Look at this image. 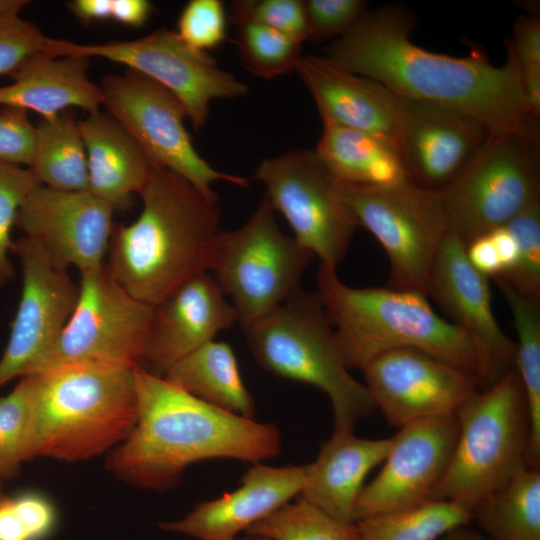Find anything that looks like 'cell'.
<instances>
[{
	"label": "cell",
	"instance_id": "484cf974",
	"mask_svg": "<svg viewBox=\"0 0 540 540\" xmlns=\"http://www.w3.org/2000/svg\"><path fill=\"white\" fill-rule=\"evenodd\" d=\"M87 154V192L114 211L127 208L143 190L152 162L135 139L107 112L79 121Z\"/></svg>",
	"mask_w": 540,
	"mask_h": 540
},
{
	"label": "cell",
	"instance_id": "e0dca14e",
	"mask_svg": "<svg viewBox=\"0 0 540 540\" xmlns=\"http://www.w3.org/2000/svg\"><path fill=\"white\" fill-rule=\"evenodd\" d=\"M458 432L455 414L401 427L391 438L381 470L363 486L355 504L353 522L431 501L452 458Z\"/></svg>",
	"mask_w": 540,
	"mask_h": 540
},
{
	"label": "cell",
	"instance_id": "6da1fadb",
	"mask_svg": "<svg viewBox=\"0 0 540 540\" xmlns=\"http://www.w3.org/2000/svg\"><path fill=\"white\" fill-rule=\"evenodd\" d=\"M412 28L408 13L399 7L368 11L326 48L325 57L343 70L380 82L398 97L472 117L491 133L538 132L507 44L505 64L495 66L480 50L453 57L423 49L411 41Z\"/></svg>",
	"mask_w": 540,
	"mask_h": 540
},
{
	"label": "cell",
	"instance_id": "f5cc1de1",
	"mask_svg": "<svg viewBox=\"0 0 540 540\" xmlns=\"http://www.w3.org/2000/svg\"><path fill=\"white\" fill-rule=\"evenodd\" d=\"M231 540H268V539H266L264 537H260V536L248 535L247 534V536H245L243 538H239V539L238 538H233Z\"/></svg>",
	"mask_w": 540,
	"mask_h": 540
},
{
	"label": "cell",
	"instance_id": "52a82bcc",
	"mask_svg": "<svg viewBox=\"0 0 540 540\" xmlns=\"http://www.w3.org/2000/svg\"><path fill=\"white\" fill-rule=\"evenodd\" d=\"M455 415V449L431 501H452L472 510L527 466L530 416L515 367L477 390Z\"/></svg>",
	"mask_w": 540,
	"mask_h": 540
},
{
	"label": "cell",
	"instance_id": "5bb4252c",
	"mask_svg": "<svg viewBox=\"0 0 540 540\" xmlns=\"http://www.w3.org/2000/svg\"><path fill=\"white\" fill-rule=\"evenodd\" d=\"M52 53L104 58L152 79L180 100L195 131L206 125L213 100L248 93L247 85L221 69L208 53L190 47L177 32L165 28L131 41L78 44L55 39Z\"/></svg>",
	"mask_w": 540,
	"mask_h": 540
},
{
	"label": "cell",
	"instance_id": "7a4b0ae2",
	"mask_svg": "<svg viewBox=\"0 0 540 540\" xmlns=\"http://www.w3.org/2000/svg\"><path fill=\"white\" fill-rule=\"evenodd\" d=\"M135 385L136 423L105 462L107 471L129 485L163 491L178 484L193 463L229 458L255 464L281 450L273 423L220 409L140 366Z\"/></svg>",
	"mask_w": 540,
	"mask_h": 540
},
{
	"label": "cell",
	"instance_id": "277c9868",
	"mask_svg": "<svg viewBox=\"0 0 540 540\" xmlns=\"http://www.w3.org/2000/svg\"><path fill=\"white\" fill-rule=\"evenodd\" d=\"M317 295L346 366L362 370L386 351L411 348L473 373L489 385L486 359L461 327L440 317L427 295L391 287L352 288L336 268L320 264Z\"/></svg>",
	"mask_w": 540,
	"mask_h": 540
},
{
	"label": "cell",
	"instance_id": "8992f818",
	"mask_svg": "<svg viewBox=\"0 0 540 540\" xmlns=\"http://www.w3.org/2000/svg\"><path fill=\"white\" fill-rule=\"evenodd\" d=\"M242 329L250 352L263 369L312 385L328 396L334 432H353L356 423L376 410L364 383L350 374L317 294L301 290Z\"/></svg>",
	"mask_w": 540,
	"mask_h": 540
},
{
	"label": "cell",
	"instance_id": "cb8c5ba5",
	"mask_svg": "<svg viewBox=\"0 0 540 540\" xmlns=\"http://www.w3.org/2000/svg\"><path fill=\"white\" fill-rule=\"evenodd\" d=\"M391 438L364 439L353 432H334L321 443L314 462L306 464L301 499L342 522L354 523L353 512L368 473L386 458Z\"/></svg>",
	"mask_w": 540,
	"mask_h": 540
},
{
	"label": "cell",
	"instance_id": "4dcf8cb0",
	"mask_svg": "<svg viewBox=\"0 0 540 540\" xmlns=\"http://www.w3.org/2000/svg\"><path fill=\"white\" fill-rule=\"evenodd\" d=\"M493 281L504 296L517 333L514 367L521 380L530 416L527 466H540V300L515 290L502 277Z\"/></svg>",
	"mask_w": 540,
	"mask_h": 540
},
{
	"label": "cell",
	"instance_id": "681fc988",
	"mask_svg": "<svg viewBox=\"0 0 540 540\" xmlns=\"http://www.w3.org/2000/svg\"><path fill=\"white\" fill-rule=\"evenodd\" d=\"M27 3L26 0H0V14L19 13Z\"/></svg>",
	"mask_w": 540,
	"mask_h": 540
},
{
	"label": "cell",
	"instance_id": "ab89813d",
	"mask_svg": "<svg viewBox=\"0 0 540 540\" xmlns=\"http://www.w3.org/2000/svg\"><path fill=\"white\" fill-rule=\"evenodd\" d=\"M177 34L190 47L206 52L227 38V18L219 0H191L183 8Z\"/></svg>",
	"mask_w": 540,
	"mask_h": 540
},
{
	"label": "cell",
	"instance_id": "d6986e66",
	"mask_svg": "<svg viewBox=\"0 0 540 540\" xmlns=\"http://www.w3.org/2000/svg\"><path fill=\"white\" fill-rule=\"evenodd\" d=\"M395 142L407 180L441 192L462 172L491 132L446 107L398 97Z\"/></svg>",
	"mask_w": 540,
	"mask_h": 540
},
{
	"label": "cell",
	"instance_id": "7402d4cb",
	"mask_svg": "<svg viewBox=\"0 0 540 540\" xmlns=\"http://www.w3.org/2000/svg\"><path fill=\"white\" fill-rule=\"evenodd\" d=\"M306 465L272 467L255 463L241 485L220 497L196 504L185 516L159 528L198 540H231L300 494Z\"/></svg>",
	"mask_w": 540,
	"mask_h": 540
},
{
	"label": "cell",
	"instance_id": "d4e9b609",
	"mask_svg": "<svg viewBox=\"0 0 540 540\" xmlns=\"http://www.w3.org/2000/svg\"><path fill=\"white\" fill-rule=\"evenodd\" d=\"M89 58L36 54L9 76L12 82L0 87V105L32 110L52 118L66 108L100 110L103 95L87 76Z\"/></svg>",
	"mask_w": 540,
	"mask_h": 540
},
{
	"label": "cell",
	"instance_id": "e575fe53",
	"mask_svg": "<svg viewBox=\"0 0 540 540\" xmlns=\"http://www.w3.org/2000/svg\"><path fill=\"white\" fill-rule=\"evenodd\" d=\"M31 378L24 376L0 398V482L16 475L29 460Z\"/></svg>",
	"mask_w": 540,
	"mask_h": 540
},
{
	"label": "cell",
	"instance_id": "4316f807",
	"mask_svg": "<svg viewBox=\"0 0 540 540\" xmlns=\"http://www.w3.org/2000/svg\"><path fill=\"white\" fill-rule=\"evenodd\" d=\"M340 182L388 186L408 181L392 139L323 122L314 149Z\"/></svg>",
	"mask_w": 540,
	"mask_h": 540
},
{
	"label": "cell",
	"instance_id": "603a6c76",
	"mask_svg": "<svg viewBox=\"0 0 540 540\" xmlns=\"http://www.w3.org/2000/svg\"><path fill=\"white\" fill-rule=\"evenodd\" d=\"M322 122L395 141L398 96L380 82L343 70L325 56L306 55L296 70Z\"/></svg>",
	"mask_w": 540,
	"mask_h": 540
},
{
	"label": "cell",
	"instance_id": "3957f363",
	"mask_svg": "<svg viewBox=\"0 0 540 540\" xmlns=\"http://www.w3.org/2000/svg\"><path fill=\"white\" fill-rule=\"evenodd\" d=\"M139 195L138 218L113 228L106 265L131 296L155 306L211 270L220 209L188 181L156 164Z\"/></svg>",
	"mask_w": 540,
	"mask_h": 540
},
{
	"label": "cell",
	"instance_id": "8d00e7d4",
	"mask_svg": "<svg viewBox=\"0 0 540 540\" xmlns=\"http://www.w3.org/2000/svg\"><path fill=\"white\" fill-rule=\"evenodd\" d=\"M517 245V260L505 279L519 293L540 300V200L506 225Z\"/></svg>",
	"mask_w": 540,
	"mask_h": 540
},
{
	"label": "cell",
	"instance_id": "f546056e",
	"mask_svg": "<svg viewBox=\"0 0 540 540\" xmlns=\"http://www.w3.org/2000/svg\"><path fill=\"white\" fill-rule=\"evenodd\" d=\"M29 170L46 187L87 191V154L79 122L74 116L60 113L52 118H42L35 126Z\"/></svg>",
	"mask_w": 540,
	"mask_h": 540
},
{
	"label": "cell",
	"instance_id": "1f68e13d",
	"mask_svg": "<svg viewBox=\"0 0 540 540\" xmlns=\"http://www.w3.org/2000/svg\"><path fill=\"white\" fill-rule=\"evenodd\" d=\"M471 522L472 513L467 507L432 500L414 508L370 516L355 524L357 540H438Z\"/></svg>",
	"mask_w": 540,
	"mask_h": 540
},
{
	"label": "cell",
	"instance_id": "7c38bea8",
	"mask_svg": "<svg viewBox=\"0 0 540 540\" xmlns=\"http://www.w3.org/2000/svg\"><path fill=\"white\" fill-rule=\"evenodd\" d=\"M254 179L264 184L265 196L287 220L295 240L320 264L337 268L358 225L340 181L316 152L300 148L265 158Z\"/></svg>",
	"mask_w": 540,
	"mask_h": 540
},
{
	"label": "cell",
	"instance_id": "ffe728a7",
	"mask_svg": "<svg viewBox=\"0 0 540 540\" xmlns=\"http://www.w3.org/2000/svg\"><path fill=\"white\" fill-rule=\"evenodd\" d=\"M488 279L470 264L464 243L449 231L437 250L427 295L430 294L481 349L491 385L514 368L516 342L504 333L496 320Z\"/></svg>",
	"mask_w": 540,
	"mask_h": 540
},
{
	"label": "cell",
	"instance_id": "ba28073f",
	"mask_svg": "<svg viewBox=\"0 0 540 540\" xmlns=\"http://www.w3.org/2000/svg\"><path fill=\"white\" fill-rule=\"evenodd\" d=\"M313 254L279 228L265 196L239 228L220 231L211 270L244 328L301 291Z\"/></svg>",
	"mask_w": 540,
	"mask_h": 540
},
{
	"label": "cell",
	"instance_id": "5b68a950",
	"mask_svg": "<svg viewBox=\"0 0 540 540\" xmlns=\"http://www.w3.org/2000/svg\"><path fill=\"white\" fill-rule=\"evenodd\" d=\"M135 368L76 362L28 375L29 460L84 461L121 444L137 420Z\"/></svg>",
	"mask_w": 540,
	"mask_h": 540
},
{
	"label": "cell",
	"instance_id": "83f0119b",
	"mask_svg": "<svg viewBox=\"0 0 540 540\" xmlns=\"http://www.w3.org/2000/svg\"><path fill=\"white\" fill-rule=\"evenodd\" d=\"M192 396L254 419V398L244 385L236 356L226 342L211 340L176 362L163 376Z\"/></svg>",
	"mask_w": 540,
	"mask_h": 540
},
{
	"label": "cell",
	"instance_id": "9c48e42d",
	"mask_svg": "<svg viewBox=\"0 0 540 540\" xmlns=\"http://www.w3.org/2000/svg\"><path fill=\"white\" fill-rule=\"evenodd\" d=\"M539 133H491L439 192L450 231L466 246L540 200Z\"/></svg>",
	"mask_w": 540,
	"mask_h": 540
},
{
	"label": "cell",
	"instance_id": "f6af8a7d",
	"mask_svg": "<svg viewBox=\"0 0 540 540\" xmlns=\"http://www.w3.org/2000/svg\"><path fill=\"white\" fill-rule=\"evenodd\" d=\"M470 264L487 278L500 276L502 266L496 247L488 233L481 235L465 246Z\"/></svg>",
	"mask_w": 540,
	"mask_h": 540
},
{
	"label": "cell",
	"instance_id": "db71d44e",
	"mask_svg": "<svg viewBox=\"0 0 540 540\" xmlns=\"http://www.w3.org/2000/svg\"><path fill=\"white\" fill-rule=\"evenodd\" d=\"M2 482H0V495L2 494Z\"/></svg>",
	"mask_w": 540,
	"mask_h": 540
},
{
	"label": "cell",
	"instance_id": "f907efd6",
	"mask_svg": "<svg viewBox=\"0 0 540 540\" xmlns=\"http://www.w3.org/2000/svg\"><path fill=\"white\" fill-rule=\"evenodd\" d=\"M472 529L468 526L456 528L438 540H471Z\"/></svg>",
	"mask_w": 540,
	"mask_h": 540
},
{
	"label": "cell",
	"instance_id": "2e32d148",
	"mask_svg": "<svg viewBox=\"0 0 540 540\" xmlns=\"http://www.w3.org/2000/svg\"><path fill=\"white\" fill-rule=\"evenodd\" d=\"M12 252L21 263L23 286L0 358V388L35 372L56 344L79 295V285L67 270L55 267L32 240L23 237L15 241Z\"/></svg>",
	"mask_w": 540,
	"mask_h": 540
},
{
	"label": "cell",
	"instance_id": "c3c4849f",
	"mask_svg": "<svg viewBox=\"0 0 540 540\" xmlns=\"http://www.w3.org/2000/svg\"><path fill=\"white\" fill-rule=\"evenodd\" d=\"M67 6L83 22L111 19L112 0H74Z\"/></svg>",
	"mask_w": 540,
	"mask_h": 540
},
{
	"label": "cell",
	"instance_id": "d6a6232c",
	"mask_svg": "<svg viewBox=\"0 0 540 540\" xmlns=\"http://www.w3.org/2000/svg\"><path fill=\"white\" fill-rule=\"evenodd\" d=\"M248 535L268 540H357L355 523L334 519L299 498L250 526Z\"/></svg>",
	"mask_w": 540,
	"mask_h": 540
},
{
	"label": "cell",
	"instance_id": "7bdbcfd3",
	"mask_svg": "<svg viewBox=\"0 0 540 540\" xmlns=\"http://www.w3.org/2000/svg\"><path fill=\"white\" fill-rule=\"evenodd\" d=\"M35 126L21 108L2 106L0 109V161L13 165H28L31 161Z\"/></svg>",
	"mask_w": 540,
	"mask_h": 540
},
{
	"label": "cell",
	"instance_id": "8fae6325",
	"mask_svg": "<svg viewBox=\"0 0 540 540\" xmlns=\"http://www.w3.org/2000/svg\"><path fill=\"white\" fill-rule=\"evenodd\" d=\"M99 86L107 113L153 164L182 177L213 203L219 200L212 187L217 181L248 186L247 178L216 170L200 156L184 124L185 107L168 89L131 69L105 76Z\"/></svg>",
	"mask_w": 540,
	"mask_h": 540
},
{
	"label": "cell",
	"instance_id": "f1b7e54d",
	"mask_svg": "<svg viewBox=\"0 0 540 540\" xmlns=\"http://www.w3.org/2000/svg\"><path fill=\"white\" fill-rule=\"evenodd\" d=\"M471 513L491 540H540V470L522 468Z\"/></svg>",
	"mask_w": 540,
	"mask_h": 540
},
{
	"label": "cell",
	"instance_id": "836d02e7",
	"mask_svg": "<svg viewBox=\"0 0 540 540\" xmlns=\"http://www.w3.org/2000/svg\"><path fill=\"white\" fill-rule=\"evenodd\" d=\"M234 21L237 55L247 71L270 79L296 70L301 43L252 20Z\"/></svg>",
	"mask_w": 540,
	"mask_h": 540
},
{
	"label": "cell",
	"instance_id": "74e56055",
	"mask_svg": "<svg viewBox=\"0 0 540 540\" xmlns=\"http://www.w3.org/2000/svg\"><path fill=\"white\" fill-rule=\"evenodd\" d=\"M40 183L28 169L0 161V287L15 274L9 259L14 242L11 231L29 193Z\"/></svg>",
	"mask_w": 540,
	"mask_h": 540
},
{
	"label": "cell",
	"instance_id": "ac0fdd59",
	"mask_svg": "<svg viewBox=\"0 0 540 540\" xmlns=\"http://www.w3.org/2000/svg\"><path fill=\"white\" fill-rule=\"evenodd\" d=\"M114 209L87 191L37 185L20 207L15 227L35 242L51 263L80 273L104 265L113 232Z\"/></svg>",
	"mask_w": 540,
	"mask_h": 540
},
{
	"label": "cell",
	"instance_id": "30bf717a",
	"mask_svg": "<svg viewBox=\"0 0 540 540\" xmlns=\"http://www.w3.org/2000/svg\"><path fill=\"white\" fill-rule=\"evenodd\" d=\"M340 186L357 225L366 228L388 256V287L427 295L437 250L450 231L439 192L409 181Z\"/></svg>",
	"mask_w": 540,
	"mask_h": 540
},
{
	"label": "cell",
	"instance_id": "9a60e30c",
	"mask_svg": "<svg viewBox=\"0 0 540 540\" xmlns=\"http://www.w3.org/2000/svg\"><path fill=\"white\" fill-rule=\"evenodd\" d=\"M362 371L376 409L399 428L455 414L481 388L473 373L411 348L381 353Z\"/></svg>",
	"mask_w": 540,
	"mask_h": 540
},
{
	"label": "cell",
	"instance_id": "ee69618b",
	"mask_svg": "<svg viewBox=\"0 0 540 540\" xmlns=\"http://www.w3.org/2000/svg\"><path fill=\"white\" fill-rule=\"evenodd\" d=\"M506 44L511 48L520 72L540 71V20L533 16L516 19L513 36Z\"/></svg>",
	"mask_w": 540,
	"mask_h": 540
},
{
	"label": "cell",
	"instance_id": "bcb514c9",
	"mask_svg": "<svg viewBox=\"0 0 540 540\" xmlns=\"http://www.w3.org/2000/svg\"><path fill=\"white\" fill-rule=\"evenodd\" d=\"M152 10L147 0H112L111 19L126 26L141 27L149 20Z\"/></svg>",
	"mask_w": 540,
	"mask_h": 540
},
{
	"label": "cell",
	"instance_id": "44dd1931",
	"mask_svg": "<svg viewBox=\"0 0 540 540\" xmlns=\"http://www.w3.org/2000/svg\"><path fill=\"white\" fill-rule=\"evenodd\" d=\"M235 322V310L217 280L209 272L200 273L154 306L141 367L163 377L176 362Z\"/></svg>",
	"mask_w": 540,
	"mask_h": 540
},
{
	"label": "cell",
	"instance_id": "7dc6e473",
	"mask_svg": "<svg viewBox=\"0 0 540 540\" xmlns=\"http://www.w3.org/2000/svg\"><path fill=\"white\" fill-rule=\"evenodd\" d=\"M488 234L490 235L500 258L502 266V273L500 276H505L512 271L516 264V241L506 226L496 228L488 232Z\"/></svg>",
	"mask_w": 540,
	"mask_h": 540
},
{
	"label": "cell",
	"instance_id": "60d3db41",
	"mask_svg": "<svg viewBox=\"0 0 540 540\" xmlns=\"http://www.w3.org/2000/svg\"><path fill=\"white\" fill-rule=\"evenodd\" d=\"M53 41L19 13L0 14V75H10L36 54L52 55Z\"/></svg>",
	"mask_w": 540,
	"mask_h": 540
},
{
	"label": "cell",
	"instance_id": "4fadbf2b",
	"mask_svg": "<svg viewBox=\"0 0 540 540\" xmlns=\"http://www.w3.org/2000/svg\"><path fill=\"white\" fill-rule=\"evenodd\" d=\"M80 276L74 311L54 347L31 375L76 362L143 365L154 306L131 296L106 264Z\"/></svg>",
	"mask_w": 540,
	"mask_h": 540
},
{
	"label": "cell",
	"instance_id": "816d5d0a",
	"mask_svg": "<svg viewBox=\"0 0 540 540\" xmlns=\"http://www.w3.org/2000/svg\"><path fill=\"white\" fill-rule=\"evenodd\" d=\"M471 540H491L476 530H472Z\"/></svg>",
	"mask_w": 540,
	"mask_h": 540
},
{
	"label": "cell",
	"instance_id": "f35d334b",
	"mask_svg": "<svg viewBox=\"0 0 540 540\" xmlns=\"http://www.w3.org/2000/svg\"><path fill=\"white\" fill-rule=\"evenodd\" d=\"M233 19H248L271 28L299 43L308 41L304 1L243 0L233 3Z\"/></svg>",
	"mask_w": 540,
	"mask_h": 540
},
{
	"label": "cell",
	"instance_id": "b9f144b4",
	"mask_svg": "<svg viewBox=\"0 0 540 540\" xmlns=\"http://www.w3.org/2000/svg\"><path fill=\"white\" fill-rule=\"evenodd\" d=\"M308 41H323L342 36L368 12L363 0H306L304 1Z\"/></svg>",
	"mask_w": 540,
	"mask_h": 540
},
{
	"label": "cell",
	"instance_id": "d590c367",
	"mask_svg": "<svg viewBox=\"0 0 540 540\" xmlns=\"http://www.w3.org/2000/svg\"><path fill=\"white\" fill-rule=\"evenodd\" d=\"M57 524V509L46 495H0V540H47Z\"/></svg>",
	"mask_w": 540,
	"mask_h": 540
}]
</instances>
